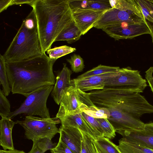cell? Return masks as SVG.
Masks as SVG:
<instances>
[{
    "label": "cell",
    "mask_w": 153,
    "mask_h": 153,
    "mask_svg": "<svg viewBox=\"0 0 153 153\" xmlns=\"http://www.w3.org/2000/svg\"><path fill=\"white\" fill-rule=\"evenodd\" d=\"M56 60L45 54L20 61L6 62L9 83L13 94L26 97L43 86L55 85L53 66Z\"/></svg>",
    "instance_id": "obj_1"
},
{
    "label": "cell",
    "mask_w": 153,
    "mask_h": 153,
    "mask_svg": "<svg viewBox=\"0 0 153 153\" xmlns=\"http://www.w3.org/2000/svg\"><path fill=\"white\" fill-rule=\"evenodd\" d=\"M37 21L43 53L51 45L62 30L73 21L67 0H36L32 7Z\"/></svg>",
    "instance_id": "obj_2"
},
{
    "label": "cell",
    "mask_w": 153,
    "mask_h": 153,
    "mask_svg": "<svg viewBox=\"0 0 153 153\" xmlns=\"http://www.w3.org/2000/svg\"><path fill=\"white\" fill-rule=\"evenodd\" d=\"M93 103L99 107L113 108L139 118L148 114L151 104L140 94H133L124 88L113 87L88 93Z\"/></svg>",
    "instance_id": "obj_3"
},
{
    "label": "cell",
    "mask_w": 153,
    "mask_h": 153,
    "mask_svg": "<svg viewBox=\"0 0 153 153\" xmlns=\"http://www.w3.org/2000/svg\"><path fill=\"white\" fill-rule=\"evenodd\" d=\"M37 21L33 9L23 20L9 46L3 55L6 62L30 59L41 56Z\"/></svg>",
    "instance_id": "obj_4"
},
{
    "label": "cell",
    "mask_w": 153,
    "mask_h": 153,
    "mask_svg": "<svg viewBox=\"0 0 153 153\" xmlns=\"http://www.w3.org/2000/svg\"><path fill=\"white\" fill-rule=\"evenodd\" d=\"M126 21L145 23L141 9L135 0H116L114 8L105 11L94 27L102 29Z\"/></svg>",
    "instance_id": "obj_5"
},
{
    "label": "cell",
    "mask_w": 153,
    "mask_h": 153,
    "mask_svg": "<svg viewBox=\"0 0 153 153\" xmlns=\"http://www.w3.org/2000/svg\"><path fill=\"white\" fill-rule=\"evenodd\" d=\"M53 87V85H47L30 93L20 107L11 112L8 118L11 119L22 114L27 116H38L43 118H51L46 104Z\"/></svg>",
    "instance_id": "obj_6"
},
{
    "label": "cell",
    "mask_w": 153,
    "mask_h": 153,
    "mask_svg": "<svg viewBox=\"0 0 153 153\" xmlns=\"http://www.w3.org/2000/svg\"><path fill=\"white\" fill-rule=\"evenodd\" d=\"M60 123L56 117L45 118L32 116H27L24 120L15 122L24 128L27 139L33 142L45 138L51 140L57 133H60L56 124Z\"/></svg>",
    "instance_id": "obj_7"
},
{
    "label": "cell",
    "mask_w": 153,
    "mask_h": 153,
    "mask_svg": "<svg viewBox=\"0 0 153 153\" xmlns=\"http://www.w3.org/2000/svg\"><path fill=\"white\" fill-rule=\"evenodd\" d=\"M94 105L88 93L72 85L66 90L61 100L56 117L59 118L67 115L78 114Z\"/></svg>",
    "instance_id": "obj_8"
},
{
    "label": "cell",
    "mask_w": 153,
    "mask_h": 153,
    "mask_svg": "<svg viewBox=\"0 0 153 153\" xmlns=\"http://www.w3.org/2000/svg\"><path fill=\"white\" fill-rule=\"evenodd\" d=\"M147 81L137 70L129 67L121 68L120 73L105 82V86L117 87L125 88L134 94L143 92L147 86Z\"/></svg>",
    "instance_id": "obj_9"
},
{
    "label": "cell",
    "mask_w": 153,
    "mask_h": 153,
    "mask_svg": "<svg viewBox=\"0 0 153 153\" xmlns=\"http://www.w3.org/2000/svg\"><path fill=\"white\" fill-rule=\"evenodd\" d=\"M102 30L115 40L132 39L136 37L150 34L145 23L123 21L104 27Z\"/></svg>",
    "instance_id": "obj_10"
},
{
    "label": "cell",
    "mask_w": 153,
    "mask_h": 153,
    "mask_svg": "<svg viewBox=\"0 0 153 153\" xmlns=\"http://www.w3.org/2000/svg\"><path fill=\"white\" fill-rule=\"evenodd\" d=\"M107 108L110 114V117L107 119L113 125L116 132L120 134L126 131L145 129V123L140 118L119 109Z\"/></svg>",
    "instance_id": "obj_11"
},
{
    "label": "cell",
    "mask_w": 153,
    "mask_h": 153,
    "mask_svg": "<svg viewBox=\"0 0 153 153\" xmlns=\"http://www.w3.org/2000/svg\"><path fill=\"white\" fill-rule=\"evenodd\" d=\"M71 11L74 21L81 30L82 35H84L94 27L95 23L105 11L76 9Z\"/></svg>",
    "instance_id": "obj_12"
},
{
    "label": "cell",
    "mask_w": 153,
    "mask_h": 153,
    "mask_svg": "<svg viewBox=\"0 0 153 153\" xmlns=\"http://www.w3.org/2000/svg\"><path fill=\"white\" fill-rule=\"evenodd\" d=\"M120 71L121 68L114 72L82 79L74 78L71 79V82L72 85L84 92L102 90L105 87V81L108 79L117 76Z\"/></svg>",
    "instance_id": "obj_13"
},
{
    "label": "cell",
    "mask_w": 153,
    "mask_h": 153,
    "mask_svg": "<svg viewBox=\"0 0 153 153\" xmlns=\"http://www.w3.org/2000/svg\"><path fill=\"white\" fill-rule=\"evenodd\" d=\"M62 70L57 74L51 96L58 105L60 104L61 100L67 88L71 86V77L72 71L69 68L65 63H63Z\"/></svg>",
    "instance_id": "obj_14"
},
{
    "label": "cell",
    "mask_w": 153,
    "mask_h": 153,
    "mask_svg": "<svg viewBox=\"0 0 153 153\" xmlns=\"http://www.w3.org/2000/svg\"><path fill=\"white\" fill-rule=\"evenodd\" d=\"M59 138L74 153H80L82 139L81 131L74 127L61 126Z\"/></svg>",
    "instance_id": "obj_15"
},
{
    "label": "cell",
    "mask_w": 153,
    "mask_h": 153,
    "mask_svg": "<svg viewBox=\"0 0 153 153\" xmlns=\"http://www.w3.org/2000/svg\"><path fill=\"white\" fill-rule=\"evenodd\" d=\"M82 112L76 114L65 115L59 118L61 126L79 129L95 140L97 138L95 133L83 116Z\"/></svg>",
    "instance_id": "obj_16"
},
{
    "label": "cell",
    "mask_w": 153,
    "mask_h": 153,
    "mask_svg": "<svg viewBox=\"0 0 153 153\" xmlns=\"http://www.w3.org/2000/svg\"><path fill=\"white\" fill-rule=\"evenodd\" d=\"M122 138L129 142L153 149V132L145 129L125 131L121 134Z\"/></svg>",
    "instance_id": "obj_17"
},
{
    "label": "cell",
    "mask_w": 153,
    "mask_h": 153,
    "mask_svg": "<svg viewBox=\"0 0 153 153\" xmlns=\"http://www.w3.org/2000/svg\"><path fill=\"white\" fill-rule=\"evenodd\" d=\"M15 122L7 117H1L0 120V145L5 150L15 149L12 131Z\"/></svg>",
    "instance_id": "obj_18"
},
{
    "label": "cell",
    "mask_w": 153,
    "mask_h": 153,
    "mask_svg": "<svg viewBox=\"0 0 153 153\" xmlns=\"http://www.w3.org/2000/svg\"><path fill=\"white\" fill-rule=\"evenodd\" d=\"M71 10L91 9L106 11L111 8L109 0H67Z\"/></svg>",
    "instance_id": "obj_19"
},
{
    "label": "cell",
    "mask_w": 153,
    "mask_h": 153,
    "mask_svg": "<svg viewBox=\"0 0 153 153\" xmlns=\"http://www.w3.org/2000/svg\"><path fill=\"white\" fill-rule=\"evenodd\" d=\"M140 7L153 43V0H135Z\"/></svg>",
    "instance_id": "obj_20"
},
{
    "label": "cell",
    "mask_w": 153,
    "mask_h": 153,
    "mask_svg": "<svg viewBox=\"0 0 153 153\" xmlns=\"http://www.w3.org/2000/svg\"><path fill=\"white\" fill-rule=\"evenodd\" d=\"M82 35L81 30L73 20L60 33L55 42L66 41L68 43H71L78 40Z\"/></svg>",
    "instance_id": "obj_21"
},
{
    "label": "cell",
    "mask_w": 153,
    "mask_h": 153,
    "mask_svg": "<svg viewBox=\"0 0 153 153\" xmlns=\"http://www.w3.org/2000/svg\"><path fill=\"white\" fill-rule=\"evenodd\" d=\"M93 142L98 153H121L117 146L105 137L97 138Z\"/></svg>",
    "instance_id": "obj_22"
},
{
    "label": "cell",
    "mask_w": 153,
    "mask_h": 153,
    "mask_svg": "<svg viewBox=\"0 0 153 153\" xmlns=\"http://www.w3.org/2000/svg\"><path fill=\"white\" fill-rule=\"evenodd\" d=\"M118 148L121 153H153V149L123 140H119Z\"/></svg>",
    "instance_id": "obj_23"
},
{
    "label": "cell",
    "mask_w": 153,
    "mask_h": 153,
    "mask_svg": "<svg viewBox=\"0 0 153 153\" xmlns=\"http://www.w3.org/2000/svg\"><path fill=\"white\" fill-rule=\"evenodd\" d=\"M0 81L3 93L7 96L11 91V88L9 82L5 60L1 54L0 55Z\"/></svg>",
    "instance_id": "obj_24"
},
{
    "label": "cell",
    "mask_w": 153,
    "mask_h": 153,
    "mask_svg": "<svg viewBox=\"0 0 153 153\" xmlns=\"http://www.w3.org/2000/svg\"><path fill=\"white\" fill-rule=\"evenodd\" d=\"M120 68L119 67H112L101 64L78 76L77 79H82L100 75L103 74L117 71Z\"/></svg>",
    "instance_id": "obj_25"
},
{
    "label": "cell",
    "mask_w": 153,
    "mask_h": 153,
    "mask_svg": "<svg viewBox=\"0 0 153 153\" xmlns=\"http://www.w3.org/2000/svg\"><path fill=\"white\" fill-rule=\"evenodd\" d=\"M82 112L96 118L108 119L110 116V112L108 108L97 107L95 105L89 106Z\"/></svg>",
    "instance_id": "obj_26"
},
{
    "label": "cell",
    "mask_w": 153,
    "mask_h": 153,
    "mask_svg": "<svg viewBox=\"0 0 153 153\" xmlns=\"http://www.w3.org/2000/svg\"><path fill=\"white\" fill-rule=\"evenodd\" d=\"M76 50L75 48L64 45L49 49L47 51V52L50 59L56 60L61 57L75 51Z\"/></svg>",
    "instance_id": "obj_27"
},
{
    "label": "cell",
    "mask_w": 153,
    "mask_h": 153,
    "mask_svg": "<svg viewBox=\"0 0 153 153\" xmlns=\"http://www.w3.org/2000/svg\"><path fill=\"white\" fill-rule=\"evenodd\" d=\"M81 132L82 139L80 153H96L97 151L93 142L94 139L83 132L81 131Z\"/></svg>",
    "instance_id": "obj_28"
},
{
    "label": "cell",
    "mask_w": 153,
    "mask_h": 153,
    "mask_svg": "<svg viewBox=\"0 0 153 153\" xmlns=\"http://www.w3.org/2000/svg\"><path fill=\"white\" fill-rule=\"evenodd\" d=\"M104 132V137L112 139L116 135V131L112 124L106 118H97Z\"/></svg>",
    "instance_id": "obj_29"
},
{
    "label": "cell",
    "mask_w": 153,
    "mask_h": 153,
    "mask_svg": "<svg viewBox=\"0 0 153 153\" xmlns=\"http://www.w3.org/2000/svg\"><path fill=\"white\" fill-rule=\"evenodd\" d=\"M67 61L71 65V71L75 73L82 71L85 68L83 59L79 55L74 54Z\"/></svg>",
    "instance_id": "obj_30"
},
{
    "label": "cell",
    "mask_w": 153,
    "mask_h": 153,
    "mask_svg": "<svg viewBox=\"0 0 153 153\" xmlns=\"http://www.w3.org/2000/svg\"><path fill=\"white\" fill-rule=\"evenodd\" d=\"M10 111V102L6 97L3 92L0 89V115L1 117H8Z\"/></svg>",
    "instance_id": "obj_31"
},
{
    "label": "cell",
    "mask_w": 153,
    "mask_h": 153,
    "mask_svg": "<svg viewBox=\"0 0 153 153\" xmlns=\"http://www.w3.org/2000/svg\"><path fill=\"white\" fill-rule=\"evenodd\" d=\"M82 114L94 131L97 138L104 137L103 130L97 118L89 116L83 112Z\"/></svg>",
    "instance_id": "obj_32"
},
{
    "label": "cell",
    "mask_w": 153,
    "mask_h": 153,
    "mask_svg": "<svg viewBox=\"0 0 153 153\" xmlns=\"http://www.w3.org/2000/svg\"><path fill=\"white\" fill-rule=\"evenodd\" d=\"M37 146L45 153L48 150L54 149L57 144L53 143L51 140L47 138L40 139L37 141Z\"/></svg>",
    "instance_id": "obj_33"
},
{
    "label": "cell",
    "mask_w": 153,
    "mask_h": 153,
    "mask_svg": "<svg viewBox=\"0 0 153 153\" xmlns=\"http://www.w3.org/2000/svg\"><path fill=\"white\" fill-rule=\"evenodd\" d=\"M53 149L59 153H74L60 138L56 147Z\"/></svg>",
    "instance_id": "obj_34"
},
{
    "label": "cell",
    "mask_w": 153,
    "mask_h": 153,
    "mask_svg": "<svg viewBox=\"0 0 153 153\" xmlns=\"http://www.w3.org/2000/svg\"><path fill=\"white\" fill-rule=\"evenodd\" d=\"M153 67H150L145 72V77L153 93Z\"/></svg>",
    "instance_id": "obj_35"
},
{
    "label": "cell",
    "mask_w": 153,
    "mask_h": 153,
    "mask_svg": "<svg viewBox=\"0 0 153 153\" xmlns=\"http://www.w3.org/2000/svg\"><path fill=\"white\" fill-rule=\"evenodd\" d=\"M13 0H0V13L6 10L9 6L13 5Z\"/></svg>",
    "instance_id": "obj_36"
},
{
    "label": "cell",
    "mask_w": 153,
    "mask_h": 153,
    "mask_svg": "<svg viewBox=\"0 0 153 153\" xmlns=\"http://www.w3.org/2000/svg\"><path fill=\"white\" fill-rule=\"evenodd\" d=\"M36 0H13V5H20L25 4H28L32 7Z\"/></svg>",
    "instance_id": "obj_37"
},
{
    "label": "cell",
    "mask_w": 153,
    "mask_h": 153,
    "mask_svg": "<svg viewBox=\"0 0 153 153\" xmlns=\"http://www.w3.org/2000/svg\"><path fill=\"white\" fill-rule=\"evenodd\" d=\"M37 140L33 142L32 147L30 151L27 153H44L38 146Z\"/></svg>",
    "instance_id": "obj_38"
},
{
    "label": "cell",
    "mask_w": 153,
    "mask_h": 153,
    "mask_svg": "<svg viewBox=\"0 0 153 153\" xmlns=\"http://www.w3.org/2000/svg\"><path fill=\"white\" fill-rule=\"evenodd\" d=\"M0 153H26L23 151L14 149L11 150H0Z\"/></svg>",
    "instance_id": "obj_39"
},
{
    "label": "cell",
    "mask_w": 153,
    "mask_h": 153,
    "mask_svg": "<svg viewBox=\"0 0 153 153\" xmlns=\"http://www.w3.org/2000/svg\"><path fill=\"white\" fill-rule=\"evenodd\" d=\"M145 129L153 132V123L145 124Z\"/></svg>",
    "instance_id": "obj_40"
},
{
    "label": "cell",
    "mask_w": 153,
    "mask_h": 153,
    "mask_svg": "<svg viewBox=\"0 0 153 153\" xmlns=\"http://www.w3.org/2000/svg\"><path fill=\"white\" fill-rule=\"evenodd\" d=\"M50 151L51 153H59L55 151L53 149H51Z\"/></svg>",
    "instance_id": "obj_41"
},
{
    "label": "cell",
    "mask_w": 153,
    "mask_h": 153,
    "mask_svg": "<svg viewBox=\"0 0 153 153\" xmlns=\"http://www.w3.org/2000/svg\"><path fill=\"white\" fill-rule=\"evenodd\" d=\"M98 153V152L97 151V153Z\"/></svg>",
    "instance_id": "obj_42"
}]
</instances>
